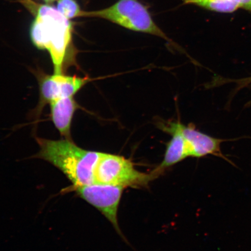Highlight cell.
Instances as JSON below:
<instances>
[{"label":"cell","mask_w":251,"mask_h":251,"mask_svg":"<svg viewBox=\"0 0 251 251\" xmlns=\"http://www.w3.org/2000/svg\"><path fill=\"white\" fill-rule=\"evenodd\" d=\"M38 78L41 103H50L54 100L74 96L92 78L62 74H37Z\"/></svg>","instance_id":"cell-6"},{"label":"cell","mask_w":251,"mask_h":251,"mask_svg":"<svg viewBox=\"0 0 251 251\" xmlns=\"http://www.w3.org/2000/svg\"><path fill=\"white\" fill-rule=\"evenodd\" d=\"M240 8L246 9L251 12V0H233Z\"/></svg>","instance_id":"cell-12"},{"label":"cell","mask_w":251,"mask_h":251,"mask_svg":"<svg viewBox=\"0 0 251 251\" xmlns=\"http://www.w3.org/2000/svg\"><path fill=\"white\" fill-rule=\"evenodd\" d=\"M157 177L152 172L137 171L131 160L123 156L104 152H101L94 174V184L124 188L147 187Z\"/></svg>","instance_id":"cell-4"},{"label":"cell","mask_w":251,"mask_h":251,"mask_svg":"<svg viewBox=\"0 0 251 251\" xmlns=\"http://www.w3.org/2000/svg\"><path fill=\"white\" fill-rule=\"evenodd\" d=\"M170 122L183 136L187 144L189 156L200 158L211 155L224 159L229 164L235 166L222 152L221 143L224 140L216 139L201 132L197 130L193 124L185 125L179 121Z\"/></svg>","instance_id":"cell-7"},{"label":"cell","mask_w":251,"mask_h":251,"mask_svg":"<svg viewBox=\"0 0 251 251\" xmlns=\"http://www.w3.org/2000/svg\"><path fill=\"white\" fill-rule=\"evenodd\" d=\"M227 82H233L237 84V90L243 89L244 87H251V76L241 79L236 80H227Z\"/></svg>","instance_id":"cell-11"},{"label":"cell","mask_w":251,"mask_h":251,"mask_svg":"<svg viewBox=\"0 0 251 251\" xmlns=\"http://www.w3.org/2000/svg\"><path fill=\"white\" fill-rule=\"evenodd\" d=\"M36 140L40 151L35 156L59 169L72 182V187L94 184V171L101 152L81 149L70 139Z\"/></svg>","instance_id":"cell-2"},{"label":"cell","mask_w":251,"mask_h":251,"mask_svg":"<svg viewBox=\"0 0 251 251\" xmlns=\"http://www.w3.org/2000/svg\"><path fill=\"white\" fill-rule=\"evenodd\" d=\"M158 125L162 131L172 135V139L166 145L163 161L152 171L157 177L162 174L166 169L189 156L186 141L180 131L173 126L170 122H161Z\"/></svg>","instance_id":"cell-8"},{"label":"cell","mask_w":251,"mask_h":251,"mask_svg":"<svg viewBox=\"0 0 251 251\" xmlns=\"http://www.w3.org/2000/svg\"><path fill=\"white\" fill-rule=\"evenodd\" d=\"M56 1H57V0H43V1L45 2L46 4L50 5H51V3Z\"/></svg>","instance_id":"cell-13"},{"label":"cell","mask_w":251,"mask_h":251,"mask_svg":"<svg viewBox=\"0 0 251 251\" xmlns=\"http://www.w3.org/2000/svg\"><path fill=\"white\" fill-rule=\"evenodd\" d=\"M124 187L112 185L93 184L81 187H70L81 199L98 209L111 222L118 233L125 240L119 226L118 213Z\"/></svg>","instance_id":"cell-5"},{"label":"cell","mask_w":251,"mask_h":251,"mask_svg":"<svg viewBox=\"0 0 251 251\" xmlns=\"http://www.w3.org/2000/svg\"><path fill=\"white\" fill-rule=\"evenodd\" d=\"M18 1L34 17L29 29L33 45L49 52L55 74H64L68 63L74 61L73 24L50 4H40L34 0Z\"/></svg>","instance_id":"cell-1"},{"label":"cell","mask_w":251,"mask_h":251,"mask_svg":"<svg viewBox=\"0 0 251 251\" xmlns=\"http://www.w3.org/2000/svg\"><path fill=\"white\" fill-rule=\"evenodd\" d=\"M81 17L103 19L128 30L151 34L179 49L155 23L146 6L138 0H119L108 8L84 11Z\"/></svg>","instance_id":"cell-3"},{"label":"cell","mask_w":251,"mask_h":251,"mask_svg":"<svg viewBox=\"0 0 251 251\" xmlns=\"http://www.w3.org/2000/svg\"><path fill=\"white\" fill-rule=\"evenodd\" d=\"M56 8L69 20L81 17L83 12L76 0H57Z\"/></svg>","instance_id":"cell-10"},{"label":"cell","mask_w":251,"mask_h":251,"mask_svg":"<svg viewBox=\"0 0 251 251\" xmlns=\"http://www.w3.org/2000/svg\"><path fill=\"white\" fill-rule=\"evenodd\" d=\"M53 124L62 136L71 140V128L75 111L79 108L74 96L65 97L50 102Z\"/></svg>","instance_id":"cell-9"}]
</instances>
